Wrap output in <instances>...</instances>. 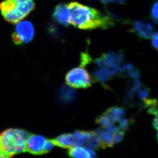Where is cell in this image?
I'll return each mask as SVG.
<instances>
[{
  "instance_id": "cell-11",
  "label": "cell",
  "mask_w": 158,
  "mask_h": 158,
  "mask_svg": "<svg viewBox=\"0 0 158 158\" xmlns=\"http://www.w3.org/2000/svg\"><path fill=\"white\" fill-rule=\"evenodd\" d=\"M132 31L139 38L149 39L155 34L154 26L150 23L142 21H135L132 23Z\"/></svg>"
},
{
  "instance_id": "cell-6",
  "label": "cell",
  "mask_w": 158,
  "mask_h": 158,
  "mask_svg": "<svg viewBox=\"0 0 158 158\" xmlns=\"http://www.w3.org/2000/svg\"><path fill=\"white\" fill-rule=\"evenodd\" d=\"M65 80L67 85L77 89L90 87L94 81L88 71L82 66L69 70L66 73Z\"/></svg>"
},
{
  "instance_id": "cell-4",
  "label": "cell",
  "mask_w": 158,
  "mask_h": 158,
  "mask_svg": "<svg viewBox=\"0 0 158 158\" xmlns=\"http://www.w3.org/2000/svg\"><path fill=\"white\" fill-rule=\"evenodd\" d=\"M96 123L104 128L114 132L125 134L131 123L126 118L124 108L113 106L108 108L96 119Z\"/></svg>"
},
{
  "instance_id": "cell-5",
  "label": "cell",
  "mask_w": 158,
  "mask_h": 158,
  "mask_svg": "<svg viewBox=\"0 0 158 158\" xmlns=\"http://www.w3.org/2000/svg\"><path fill=\"white\" fill-rule=\"evenodd\" d=\"M91 131H78L70 134H64L51 139L54 145L63 148L76 146H86Z\"/></svg>"
},
{
  "instance_id": "cell-10",
  "label": "cell",
  "mask_w": 158,
  "mask_h": 158,
  "mask_svg": "<svg viewBox=\"0 0 158 158\" xmlns=\"http://www.w3.org/2000/svg\"><path fill=\"white\" fill-rule=\"evenodd\" d=\"M55 21L63 26H69L70 24V12L69 4L62 3L56 6L52 13Z\"/></svg>"
},
{
  "instance_id": "cell-1",
  "label": "cell",
  "mask_w": 158,
  "mask_h": 158,
  "mask_svg": "<svg viewBox=\"0 0 158 158\" xmlns=\"http://www.w3.org/2000/svg\"><path fill=\"white\" fill-rule=\"evenodd\" d=\"M70 24L75 27L86 31L105 29L114 25L112 19L97 9L72 2L69 4Z\"/></svg>"
},
{
  "instance_id": "cell-8",
  "label": "cell",
  "mask_w": 158,
  "mask_h": 158,
  "mask_svg": "<svg viewBox=\"0 0 158 158\" xmlns=\"http://www.w3.org/2000/svg\"><path fill=\"white\" fill-rule=\"evenodd\" d=\"M123 60V55L121 52L104 53L96 59L94 62L98 67L104 68L117 72L118 75L123 70L120 65Z\"/></svg>"
},
{
  "instance_id": "cell-13",
  "label": "cell",
  "mask_w": 158,
  "mask_h": 158,
  "mask_svg": "<svg viewBox=\"0 0 158 158\" xmlns=\"http://www.w3.org/2000/svg\"><path fill=\"white\" fill-rule=\"evenodd\" d=\"M75 91L65 86L61 87L58 91V97L63 102H70L75 99Z\"/></svg>"
},
{
  "instance_id": "cell-16",
  "label": "cell",
  "mask_w": 158,
  "mask_h": 158,
  "mask_svg": "<svg viewBox=\"0 0 158 158\" xmlns=\"http://www.w3.org/2000/svg\"><path fill=\"white\" fill-rule=\"evenodd\" d=\"M104 3H107L108 2H114V3H118V4H123L125 0H100Z\"/></svg>"
},
{
  "instance_id": "cell-7",
  "label": "cell",
  "mask_w": 158,
  "mask_h": 158,
  "mask_svg": "<svg viewBox=\"0 0 158 158\" xmlns=\"http://www.w3.org/2000/svg\"><path fill=\"white\" fill-rule=\"evenodd\" d=\"M35 35L34 25L28 21L17 23L12 35L13 42L17 45H23L31 42Z\"/></svg>"
},
{
  "instance_id": "cell-14",
  "label": "cell",
  "mask_w": 158,
  "mask_h": 158,
  "mask_svg": "<svg viewBox=\"0 0 158 158\" xmlns=\"http://www.w3.org/2000/svg\"><path fill=\"white\" fill-rule=\"evenodd\" d=\"M151 18L154 22L158 24V0L152 5L151 10Z\"/></svg>"
},
{
  "instance_id": "cell-2",
  "label": "cell",
  "mask_w": 158,
  "mask_h": 158,
  "mask_svg": "<svg viewBox=\"0 0 158 158\" xmlns=\"http://www.w3.org/2000/svg\"><path fill=\"white\" fill-rule=\"evenodd\" d=\"M31 134L24 129L8 128L0 133V151L9 158L25 152Z\"/></svg>"
},
{
  "instance_id": "cell-9",
  "label": "cell",
  "mask_w": 158,
  "mask_h": 158,
  "mask_svg": "<svg viewBox=\"0 0 158 158\" xmlns=\"http://www.w3.org/2000/svg\"><path fill=\"white\" fill-rule=\"evenodd\" d=\"M48 139L42 135L31 134L26 141L25 152L34 155L47 153L46 145Z\"/></svg>"
},
{
  "instance_id": "cell-17",
  "label": "cell",
  "mask_w": 158,
  "mask_h": 158,
  "mask_svg": "<svg viewBox=\"0 0 158 158\" xmlns=\"http://www.w3.org/2000/svg\"><path fill=\"white\" fill-rule=\"evenodd\" d=\"M0 158H9L8 157L5 155L3 152H2L1 151H0Z\"/></svg>"
},
{
  "instance_id": "cell-15",
  "label": "cell",
  "mask_w": 158,
  "mask_h": 158,
  "mask_svg": "<svg viewBox=\"0 0 158 158\" xmlns=\"http://www.w3.org/2000/svg\"><path fill=\"white\" fill-rule=\"evenodd\" d=\"M152 45L158 52V32L154 34L152 40Z\"/></svg>"
},
{
  "instance_id": "cell-12",
  "label": "cell",
  "mask_w": 158,
  "mask_h": 158,
  "mask_svg": "<svg viewBox=\"0 0 158 158\" xmlns=\"http://www.w3.org/2000/svg\"><path fill=\"white\" fill-rule=\"evenodd\" d=\"M69 155L73 158H96L93 149L86 146H76L69 148Z\"/></svg>"
},
{
  "instance_id": "cell-3",
  "label": "cell",
  "mask_w": 158,
  "mask_h": 158,
  "mask_svg": "<svg viewBox=\"0 0 158 158\" xmlns=\"http://www.w3.org/2000/svg\"><path fill=\"white\" fill-rule=\"evenodd\" d=\"M35 0H3L0 10L5 20L16 24L25 18L35 9Z\"/></svg>"
}]
</instances>
